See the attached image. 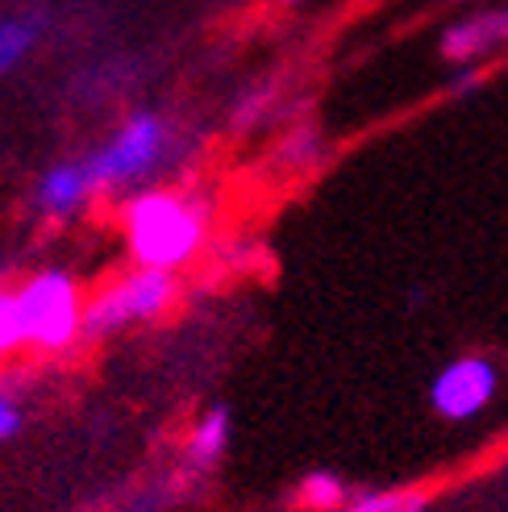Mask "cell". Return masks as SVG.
Segmentation results:
<instances>
[{
  "instance_id": "1",
  "label": "cell",
  "mask_w": 508,
  "mask_h": 512,
  "mask_svg": "<svg viewBox=\"0 0 508 512\" xmlns=\"http://www.w3.org/2000/svg\"><path fill=\"white\" fill-rule=\"evenodd\" d=\"M134 267L184 271L209 238V204L188 188H142L121 209Z\"/></svg>"
},
{
  "instance_id": "2",
  "label": "cell",
  "mask_w": 508,
  "mask_h": 512,
  "mask_svg": "<svg viewBox=\"0 0 508 512\" xmlns=\"http://www.w3.org/2000/svg\"><path fill=\"white\" fill-rule=\"evenodd\" d=\"M175 155H180V138H175L171 125L159 113H134L105 146L92 150L84 163H88V175L100 196V192L150 188V179L163 167H171Z\"/></svg>"
},
{
  "instance_id": "3",
  "label": "cell",
  "mask_w": 508,
  "mask_h": 512,
  "mask_svg": "<svg viewBox=\"0 0 508 512\" xmlns=\"http://www.w3.org/2000/svg\"><path fill=\"white\" fill-rule=\"evenodd\" d=\"M17 313H21L25 346L42 350V354H59L75 338H84L88 300L71 271L46 267L17 288Z\"/></svg>"
},
{
  "instance_id": "4",
  "label": "cell",
  "mask_w": 508,
  "mask_h": 512,
  "mask_svg": "<svg viewBox=\"0 0 508 512\" xmlns=\"http://www.w3.org/2000/svg\"><path fill=\"white\" fill-rule=\"evenodd\" d=\"M175 296H180V279L171 271H155V267H130L121 271L113 284H105L84 313V338H113L125 334L134 325L159 321Z\"/></svg>"
},
{
  "instance_id": "5",
  "label": "cell",
  "mask_w": 508,
  "mask_h": 512,
  "mask_svg": "<svg viewBox=\"0 0 508 512\" xmlns=\"http://www.w3.org/2000/svg\"><path fill=\"white\" fill-rule=\"evenodd\" d=\"M496 392H500V371L492 358L463 354V358H450V363L429 379V408H434L442 421L463 425V421L484 417Z\"/></svg>"
},
{
  "instance_id": "6",
  "label": "cell",
  "mask_w": 508,
  "mask_h": 512,
  "mask_svg": "<svg viewBox=\"0 0 508 512\" xmlns=\"http://www.w3.org/2000/svg\"><path fill=\"white\" fill-rule=\"evenodd\" d=\"M96 196V184L88 175V163H59L50 167L42 179H38V192H34V204L38 213L50 217V221H67L84 209V204Z\"/></svg>"
},
{
  "instance_id": "7",
  "label": "cell",
  "mask_w": 508,
  "mask_h": 512,
  "mask_svg": "<svg viewBox=\"0 0 508 512\" xmlns=\"http://www.w3.org/2000/svg\"><path fill=\"white\" fill-rule=\"evenodd\" d=\"M496 46H508V9L475 13L459 25H450L442 38V55L450 63H479L484 55H492Z\"/></svg>"
},
{
  "instance_id": "8",
  "label": "cell",
  "mask_w": 508,
  "mask_h": 512,
  "mask_svg": "<svg viewBox=\"0 0 508 512\" xmlns=\"http://www.w3.org/2000/svg\"><path fill=\"white\" fill-rule=\"evenodd\" d=\"M230 433H234L230 413H225L221 404L209 408V413L200 417V421L192 425V433H188V463H192V467H213V463H221V454L230 450Z\"/></svg>"
},
{
  "instance_id": "9",
  "label": "cell",
  "mask_w": 508,
  "mask_h": 512,
  "mask_svg": "<svg viewBox=\"0 0 508 512\" xmlns=\"http://www.w3.org/2000/svg\"><path fill=\"white\" fill-rule=\"evenodd\" d=\"M346 500H350V492H346L342 475H334V471H313V475H304L300 488H296V504H300L304 512H338Z\"/></svg>"
},
{
  "instance_id": "10",
  "label": "cell",
  "mask_w": 508,
  "mask_h": 512,
  "mask_svg": "<svg viewBox=\"0 0 508 512\" xmlns=\"http://www.w3.org/2000/svg\"><path fill=\"white\" fill-rule=\"evenodd\" d=\"M429 496L421 488H384V492H363L350 496L338 512H425Z\"/></svg>"
},
{
  "instance_id": "11",
  "label": "cell",
  "mask_w": 508,
  "mask_h": 512,
  "mask_svg": "<svg viewBox=\"0 0 508 512\" xmlns=\"http://www.w3.org/2000/svg\"><path fill=\"white\" fill-rule=\"evenodd\" d=\"M38 34H42V21H38V17L0 21V75L13 71L25 55H30V46L38 42Z\"/></svg>"
},
{
  "instance_id": "12",
  "label": "cell",
  "mask_w": 508,
  "mask_h": 512,
  "mask_svg": "<svg viewBox=\"0 0 508 512\" xmlns=\"http://www.w3.org/2000/svg\"><path fill=\"white\" fill-rule=\"evenodd\" d=\"M21 346H25V334H21V313H17V292L0 288V358H9Z\"/></svg>"
},
{
  "instance_id": "13",
  "label": "cell",
  "mask_w": 508,
  "mask_h": 512,
  "mask_svg": "<svg viewBox=\"0 0 508 512\" xmlns=\"http://www.w3.org/2000/svg\"><path fill=\"white\" fill-rule=\"evenodd\" d=\"M25 429V400L13 383L0 379V442H13Z\"/></svg>"
}]
</instances>
